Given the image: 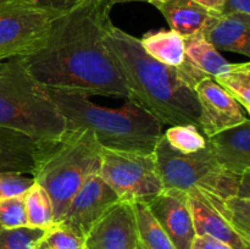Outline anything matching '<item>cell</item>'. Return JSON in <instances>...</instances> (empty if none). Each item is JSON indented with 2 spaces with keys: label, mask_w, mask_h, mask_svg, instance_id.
<instances>
[{
  "label": "cell",
  "mask_w": 250,
  "mask_h": 249,
  "mask_svg": "<svg viewBox=\"0 0 250 249\" xmlns=\"http://www.w3.org/2000/svg\"><path fill=\"white\" fill-rule=\"evenodd\" d=\"M112 6L110 0H82L55 17L42 48L21 58L31 77L44 87L128 100L105 43Z\"/></svg>",
  "instance_id": "obj_1"
},
{
  "label": "cell",
  "mask_w": 250,
  "mask_h": 249,
  "mask_svg": "<svg viewBox=\"0 0 250 249\" xmlns=\"http://www.w3.org/2000/svg\"><path fill=\"white\" fill-rule=\"evenodd\" d=\"M105 43L128 93V100L150 112L161 124H193L199 129L197 95L183 81L178 67L149 56L139 38L117 28H107Z\"/></svg>",
  "instance_id": "obj_2"
},
{
  "label": "cell",
  "mask_w": 250,
  "mask_h": 249,
  "mask_svg": "<svg viewBox=\"0 0 250 249\" xmlns=\"http://www.w3.org/2000/svg\"><path fill=\"white\" fill-rule=\"evenodd\" d=\"M44 90L67 128L89 129L103 148L153 153L164 134L159 120L132 100L119 109H109L93 103L85 93L51 87Z\"/></svg>",
  "instance_id": "obj_3"
},
{
  "label": "cell",
  "mask_w": 250,
  "mask_h": 249,
  "mask_svg": "<svg viewBox=\"0 0 250 249\" xmlns=\"http://www.w3.org/2000/svg\"><path fill=\"white\" fill-rule=\"evenodd\" d=\"M102 146L85 128H66L58 138L37 142L32 177L48 193L58 224L89 176L99 173Z\"/></svg>",
  "instance_id": "obj_4"
},
{
  "label": "cell",
  "mask_w": 250,
  "mask_h": 249,
  "mask_svg": "<svg viewBox=\"0 0 250 249\" xmlns=\"http://www.w3.org/2000/svg\"><path fill=\"white\" fill-rule=\"evenodd\" d=\"M0 127L37 142L58 138L67 128L43 85L31 77L20 58L0 63Z\"/></svg>",
  "instance_id": "obj_5"
},
{
  "label": "cell",
  "mask_w": 250,
  "mask_h": 249,
  "mask_svg": "<svg viewBox=\"0 0 250 249\" xmlns=\"http://www.w3.org/2000/svg\"><path fill=\"white\" fill-rule=\"evenodd\" d=\"M154 155L164 188L185 192L198 188L222 198L238 194L241 176L225 171L208 146L197 153H181L166 142L163 134Z\"/></svg>",
  "instance_id": "obj_6"
},
{
  "label": "cell",
  "mask_w": 250,
  "mask_h": 249,
  "mask_svg": "<svg viewBox=\"0 0 250 249\" xmlns=\"http://www.w3.org/2000/svg\"><path fill=\"white\" fill-rule=\"evenodd\" d=\"M99 175L120 202L148 204L164 189L153 153L115 150L102 146Z\"/></svg>",
  "instance_id": "obj_7"
},
{
  "label": "cell",
  "mask_w": 250,
  "mask_h": 249,
  "mask_svg": "<svg viewBox=\"0 0 250 249\" xmlns=\"http://www.w3.org/2000/svg\"><path fill=\"white\" fill-rule=\"evenodd\" d=\"M60 14L19 0H0V62L41 49Z\"/></svg>",
  "instance_id": "obj_8"
},
{
  "label": "cell",
  "mask_w": 250,
  "mask_h": 249,
  "mask_svg": "<svg viewBox=\"0 0 250 249\" xmlns=\"http://www.w3.org/2000/svg\"><path fill=\"white\" fill-rule=\"evenodd\" d=\"M120 199L99 173L89 176L66 207L58 224L85 239L95 224L119 204Z\"/></svg>",
  "instance_id": "obj_9"
},
{
  "label": "cell",
  "mask_w": 250,
  "mask_h": 249,
  "mask_svg": "<svg viewBox=\"0 0 250 249\" xmlns=\"http://www.w3.org/2000/svg\"><path fill=\"white\" fill-rule=\"evenodd\" d=\"M194 92L200 109L199 131L207 138L249 119L243 106L214 78H203L195 84Z\"/></svg>",
  "instance_id": "obj_10"
},
{
  "label": "cell",
  "mask_w": 250,
  "mask_h": 249,
  "mask_svg": "<svg viewBox=\"0 0 250 249\" xmlns=\"http://www.w3.org/2000/svg\"><path fill=\"white\" fill-rule=\"evenodd\" d=\"M146 207L176 249L192 248L195 229L187 192L164 188Z\"/></svg>",
  "instance_id": "obj_11"
},
{
  "label": "cell",
  "mask_w": 250,
  "mask_h": 249,
  "mask_svg": "<svg viewBox=\"0 0 250 249\" xmlns=\"http://www.w3.org/2000/svg\"><path fill=\"white\" fill-rule=\"evenodd\" d=\"M139 237L132 204L120 202L93 226L85 249H137Z\"/></svg>",
  "instance_id": "obj_12"
},
{
  "label": "cell",
  "mask_w": 250,
  "mask_h": 249,
  "mask_svg": "<svg viewBox=\"0 0 250 249\" xmlns=\"http://www.w3.org/2000/svg\"><path fill=\"white\" fill-rule=\"evenodd\" d=\"M203 36L217 50L250 56V15L242 12L211 11Z\"/></svg>",
  "instance_id": "obj_13"
},
{
  "label": "cell",
  "mask_w": 250,
  "mask_h": 249,
  "mask_svg": "<svg viewBox=\"0 0 250 249\" xmlns=\"http://www.w3.org/2000/svg\"><path fill=\"white\" fill-rule=\"evenodd\" d=\"M207 146L225 171L242 176L250 170V120L207 138Z\"/></svg>",
  "instance_id": "obj_14"
},
{
  "label": "cell",
  "mask_w": 250,
  "mask_h": 249,
  "mask_svg": "<svg viewBox=\"0 0 250 249\" xmlns=\"http://www.w3.org/2000/svg\"><path fill=\"white\" fill-rule=\"evenodd\" d=\"M195 236H210L233 249H250L246 241L202 195L198 188L187 190Z\"/></svg>",
  "instance_id": "obj_15"
},
{
  "label": "cell",
  "mask_w": 250,
  "mask_h": 249,
  "mask_svg": "<svg viewBox=\"0 0 250 249\" xmlns=\"http://www.w3.org/2000/svg\"><path fill=\"white\" fill-rule=\"evenodd\" d=\"M37 141L0 127V172L33 173Z\"/></svg>",
  "instance_id": "obj_16"
},
{
  "label": "cell",
  "mask_w": 250,
  "mask_h": 249,
  "mask_svg": "<svg viewBox=\"0 0 250 249\" xmlns=\"http://www.w3.org/2000/svg\"><path fill=\"white\" fill-rule=\"evenodd\" d=\"M167 21L170 29L187 38L202 32L211 10L205 9L193 0H167L155 5Z\"/></svg>",
  "instance_id": "obj_17"
},
{
  "label": "cell",
  "mask_w": 250,
  "mask_h": 249,
  "mask_svg": "<svg viewBox=\"0 0 250 249\" xmlns=\"http://www.w3.org/2000/svg\"><path fill=\"white\" fill-rule=\"evenodd\" d=\"M139 43L149 56L164 65L178 67L186 60L185 39L172 29L148 32Z\"/></svg>",
  "instance_id": "obj_18"
},
{
  "label": "cell",
  "mask_w": 250,
  "mask_h": 249,
  "mask_svg": "<svg viewBox=\"0 0 250 249\" xmlns=\"http://www.w3.org/2000/svg\"><path fill=\"white\" fill-rule=\"evenodd\" d=\"M185 39L186 59L205 77L214 78L231 66L211 43L205 39L202 32Z\"/></svg>",
  "instance_id": "obj_19"
},
{
  "label": "cell",
  "mask_w": 250,
  "mask_h": 249,
  "mask_svg": "<svg viewBox=\"0 0 250 249\" xmlns=\"http://www.w3.org/2000/svg\"><path fill=\"white\" fill-rule=\"evenodd\" d=\"M199 192L246 241L250 242V198L238 194L222 198L202 189Z\"/></svg>",
  "instance_id": "obj_20"
},
{
  "label": "cell",
  "mask_w": 250,
  "mask_h": 249,
  "mask_svg": "<svg viewBox=\"0 0 250 249\" xmlns=\"http://www.w3.org/2000/svg\"><path fill=\"white\" fill-rule=\"evenodd\" d=\"M24 208L28 227L46 229L54 225L50 198L45 189L36 181L24 193Z\"/></svg>",
  "instance_id": "obj_21"
},
{
  "label": "cell",
  "mask_w": 250,
  "mask_h": 249,
  "mask_svg": "<svg viewBox=\"0 0 250 249\" xmlns=\"http://www.w3.org/2000/svg\"><path fill=\"white\" fill-rule=\"evenodd\" d=\"M215 82L221 85L243 106L247 114L250 111V63H231L224 72L214 77Z\"/></svg>",
  "instance_id": "obj_22"
},
{
  "label": "cell",
  "mask_w": 250,
  "mask_h": 249,
  "mask_svg": "<svg viewBox=\"0 0 250 249\" xmlns=\"http://www.w3.org/2000/svg\"><path fill=\"white\" fill-rule=\"evenodd\" d=\"M132 207L136 216L139 241L143 243L146 249H176L167 234L164 232L160 225L149 211L146 204L134 203Z\"/></svg>",
  "instance_id": "obj_23"
},
{
  "label": "cell",
  "mask_w": 250,
  "mask_h": 249,
  "mask_svg": "<svg viewBox=\"0 0 250 249\" xmlns=\"http://www.w3.org/2000/svg\"><path fill=\"white\" fill-rule=\"evenodd\" d=\"M164 137L173 149L181 153H197L207 148V137L193 124L171 126L164 133Z\"/></svg>",
  "instance_id": "obj_24"
},
{
  "label": "cell",
  "mask_w": 250,
  "mask_h": 249,
  "mask_svg": "<svg viewBox=\"0 0 250 249\" xmlns=\"http://www.w3.org/2000/svg\"><path fill=\"white\" fill-rule=\"evenodd\" d=\"M45 229L23 226L16 228L0 227V249H36Z\"/></svg>",
  "instance_id": "obj_25"
},
{
  "label": "cell",
  "mask_w": 250,
  "mask_h": 249,
  "mask_svg": "<svg viewBox=\"0 0 250 249\" xmlns=\"http://www.w3.org/2000/svg\"><path fill=\"white\" fill-rule=\"evenodd\" d=\"M41 243L46 249H84V238L60 224L46 228Z\"/></svg>",
  "instance_id": "obj_26"
},
{
  "label": "cell",
  "mask_w": 250,
  "mask_h": 249,
  "mask_svg": "<svg viewBox=\"0 0 250 249\" xmlns=\"http://www.w3.org/2000/svg\"><path fill=\"white\" fill-rule=\"evenodd\" d=\"M27 226L24 194L0 200V227L16 228Z\"/></svg>",
  "instance_id": "obj_27"
},
{
  "label": "cell",
  "mask_w": 250,
  "mask_h": 249,
  "mask_svg": "<svg viewBox=\"0 0 250 249\" xmlns=\"http://www.w3.org/2000/svg\"><path fill=\"white\" fill-rule=\"evenodd\" d=\"M33 183V177L22 173L0 172V200L24 194Z\"/></svg>",
  "instance_id": "obj_28"
},
{
  "label": "cell",
  "mask_w": 250,
  "mask_h": 249,
  "mask_svg": "<svg viewBox=\"0 0 250 249\" xmlns=\"http://www.w3.org/2000/svg\"><path fill=\"white\" fill-rule=\"evenodd\" d=\"M41 9L50 10L55 12H66L80 4L82 0H19Z\"/></svg>",
  "instance_id": "obj_29"
},
{
  "label": "cell",
  "mask_w": 250,
  "mask_h": 249,
  "mask_svg": "<svg viewBox=\"0 0 250 249\" xmlns=\"http://www.w3.org/2000/svg\"><path fill=\"white\" fill-rule=\"evenodd\" d=\"M190 249H233L210 236H195Z\"/></svg>",
  "instance_id": "obj_30"
},
{
  "label": "cell",
  "mask_w": 250,
  "mask_h": 249,
  "mask_svg": "<svg viewBox=\"0 0 250 249\" xmlns=\"http://www.w3.org/2000/svg\"><path fill=\"white\" fill-rule=\"evenodd\" d=\"M222 12H242L250 15V0H227Z\"/></svg>",
  "instance_id": "obj_31"
},
{
  "label": "cell",
  "mask_w": 250,
  "mask_h": 249,
  "mask_svg": "<svg viewBox=\"0 0 250 249\" xmlns=\"http://www.w3.org/2000/svg\"><path fill=\"white\" fill-rule=\"evenodd\" d=\"M193 1L198 2L199 5L204 6L205 9L211 10V11L222 12L227 0H193Z\"/></svg>",
  "instance_id": "obj_32"
},
{
  "label": "cell",
  "mask_w": 250,
  "mask_h": 249,
  "mask_svg": "<svg viewBox=\"0 0 250 249\" xmlns=\"http://www.w3.org/2000/svg\"><path fill=\"white\" fill-rule=\"evenodd\" d=\"M112 4H119V2H128V1H142V0H110Z\"/></svg>",
  "instance_id": "obj_33"
},
{
  "label": "cell",
  "mask_w": 250,
  "mask_h": 249,
  "mask_svg": "<svg viewBox=\"0 0 250 249\" xmlns=\"http://www.w3.org/2000/svg\"><path fill=\"white\" fill-rule=\"evenodd\" d=\"M146 1L150 2V4H153L154 6H155V5L161 4V2H165V1H167V0H146Z\"/></svg>",
  "instance_id": "obj_34"
},
{
  "label": "cell",
  "mask_w": 250,
  "mask_h": 249,
  "mask_svg": "<svg viewBox=\"0 0 250 249\" xmlns=\"http://www.w3.org/2000/svg\"><path fill=\"white\" fill-rule=\"evenodd\" d=\"M137 249H146V247L143 246V243H142L141 241H138V244H137Z\"/></svg>",
  "instance_id": "obj_35"
},
{
  "label": "cell",
  "mask_w": 250,
  "mask_h": 249,
  "mask_svg": "<svg viewBox=\"0 0 250 249\" xmlns=\"http://www.w3.org/2000/svg\"><path fill=\"white\" fill-rule=\"evenodd\" d=\"M36 249H46V248H45V247L43 246V244L41 243V242H39V244H38V246H37V248H36Z\"/></svg>",
  "instance_id": "obj_36"
},
{
  "label": "cell",
  "mask_w": 250,
  "mask_h": 249,
  "mask_svg": "<svg viewBox=\"0 0 250 249\" xmlns=\"http://www.w3.org/2000/svg\"><path fill=\"white\" fill-rule=\"evenodd\" d=\"M84 249H85V247H84Z\"/></svg>",
  "instance_id": "obj_37"
},
{
  "label": "cell",
  "mask_w": 250,
  "mask_h": 249,
  "mask_svg": "<svg viewBox=\"0 0 250 249\" xmlns=\"http://www.w3.org/2000/svg\"><path fill=\"white\" fill-rule=\"evenodd\" d=\"M0 63H1V62H0Z\"/></svg>",
  "instance_id": "obj_38"
}]
</instances>
